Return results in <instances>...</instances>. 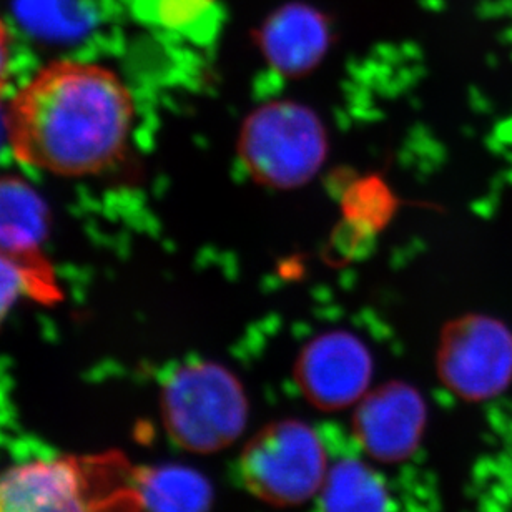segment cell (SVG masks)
<instances>
[{"label":"cell","mask_w":512,"mask_h":512,"mask_svg":"<svg viewBox=\"0 0 512 512\" xmlns=\"http://www.w3.org/2000/svg\"><path fill=\"white\" fill-rule=\"evenodd\" d=\"M140 508L147 512H210L213 488L202 473L187 466H162L133 481Z\"/></svg>","instance_id":"cell-11"},{"label":"cell","mask_w":512,"mask_h":512,"mask_svg":"<svg viewBox=\"0 0 512 512\" xmlns=\"http://www.w3.org/2000/svg\"><path fill=\"white\" fill-rule=\"evenodd\" d=\"M0 105H2V100H0ZM0 130H4V115H0Z\"/></svg>","instance_id":"cell-16"},{"label":"cell","mask_w":512,"mask_h":512,"mask_svg":"<svg viewBox=\"0 0 512 512\" xmlns=\"http://www.w3.org/2000/svg\"><path fill=\"white\" fill-rule=\"evenodd\" d=\"M135 119L114 70L57 60L9 100L4 135L20 163L57 177H89L119 162Z\"/></svg>","instance_id":"cell-1"},{"label":"cell","mask_w":512,"mask_h":512,"mask_svg":"<svg viewBox=\"0 0 512 512\" xmlns=\"http://www.w3.org/2000/svg\"><path fill=\"white\" fill-rule=\"evenodd\" d=\"M112 458L34 459L0 473V512H107Z\"/></svg>","instance_id":"cell-5"},{"label":"cell","mask_w":512,"mask_h":512,"mask_svg":"<svg viewBox=\"0 0 512 512\" xmlns=\"http://www.w3.org/2000/svg\"><path fill=\"white\" fill-rule=\"evenodd\" d=\"M318 498L323 512H391V496L381 474L356 458L331 464Z\"/></svg>","instance_id":"cell-12"},{"label":"cell","mask_w":512,"mask_h":512,"mask_svg":"<svg viewBox=\"0 0 512 512\" xmlns=\"http://www.w3.org/2000/svg\"><path fill=\"white\" fill-rule=\"evenodd\" d=\"M428 426L423 394L404 381L371 388L356 403L351 428L363 453L376 463H403L418 451Z\"/></svg>","instance_id":"cell-8"},{"label":"cell","mask_w":512,"mask_h":512,"mask_svg":"<svg viewBox=\"0 0 512 512\" xmlns=\"http://www.w3.org/2000/svg\"><path fill=\"white\" fill-rule=\"evenodd\" d=\"M391 202V193L380 180H363L348 193V215L353 222L376 228L384 220H388L393 205Z\"/></svg>","instance_id":"cell-13"},{"label":"cell","mask_w":512,"mask_h":512,"mask_svg":"<svg viewBox=\"0 0 512 512\" xmlns=\"http://www.w3.org/2000/svg\"><path fill=\"white\" fill-rule=\"evenodd\" d=\"M330 466L320 436L300 419L263 426L238 461L248 493L275 508H296L318 498Z\"/></svg>","instance_id":"cell-4"},{"label":"cell","mask_w":512,"mask_h":512,"mask_svg":"<svg viewBox=\"0 0 512 512\" xmlns=\"http://www.w3.org/2000/svg\"><path fill=\"white\" fill-rule=\"evenodd\" d=\"M168 438L193 454H213L242 438L250 416L247 391L238 376L215 361L178 366L160 393Z\"/></svg>","instance_id":"cell-2"},{"label":"cell","mask_w":512,"mask_h":512,"mask_svg":"<svg viewBox=\"0 0 512 512\" xmlns=\"http://www.w3.org/2000/svg\"><path fill=\"white\" fill-rule=\"evenodd\" d=\"M22 298L37 301L34 283L19 266L0 256V326Z\"/></svg>","instance_id":"cell-14"},{"label":"cell","mask_w":512,"mask_h":512,"mask_svg":"<svg viewBox=\"0 0 512 512\" xmlns=\"http://www.w3.org/2000/svg\"><path fill=\"white\" fill-rule=\"evenodd\" d=\"M436 373L444 388L469 403L488 401L512 381V333L483 315L449 321L439 336Z\"/></svg>","instance_id":"cell-6"},{"label":"cell","mask_w":512,"mask_h":512,"mask_svg":"<svg viewBox=\"0 0 512 512\" xmlns=\"http://www.w3.org/2000/svg\"><path fill=\"white\" fill-rule=\"evenodd\" d=\"M47 232L49 212L35 188L15 175L0 177V256L29 276L37 303L52 306L64 293L45 253Z\"/></svg>","instance_id":"cell-9"},{"label":"cell","mask_w":512,"mask_h":512,"mask_svg":"<svg viewBox=\"0 0 512 512\" xmlns=\"http://www.w3.org/2000/svg\"><path fill=\"white\" fill-rule=\"evenodd\" d=\"M328 147L323 120L295 100L256 107L243 120L237 143L248 175L275 190L305 187L323 167Z\"/></svg>","instance_id":"cell-3"},{"label":"cell","mask_w":512,"mask_h":512,"mask_svg":"<svg viewBox=\"0 0 512 512\" xmlns=\"http://www.w3.org/2000/svg\"><path fill=\"white\" fill-rule=\"evenodd\" d=\"M375 365L365 341L355 333L326 331L313 336L295 361L296 386L320 411L355 408L371 389Z\"/></svg>","instance_id":"cell-7"},{"label":"cell","mask_w":512,"mask_h":512,"mask_svg":"<svg viewBox=\"0 0 512 512\" xmlns=\"http://www.w3.org/2000/svg\"><path fill=\"white\" fill-rule=\"evenodd\" d=\"M331 27L320 10L293 2L275 10L258 30L268 64L288 79L311 74L330 49Z\"/></svg>","instance_id":"cell-10"},{"label":"cell","mask_w":512,"mask_h":512,"mask_svg":"<svg viewBox=\"0 0 512 512\" xmlns=\"http://www.w3.org/2000/svg\"><path fill=\"white\" fill-rule=\"evenodd\" d=\"M10 32L4 20L0 19V100L4 97L10 77Z\"/></svg>","instance_id":"cell-15"}]
</instances>
